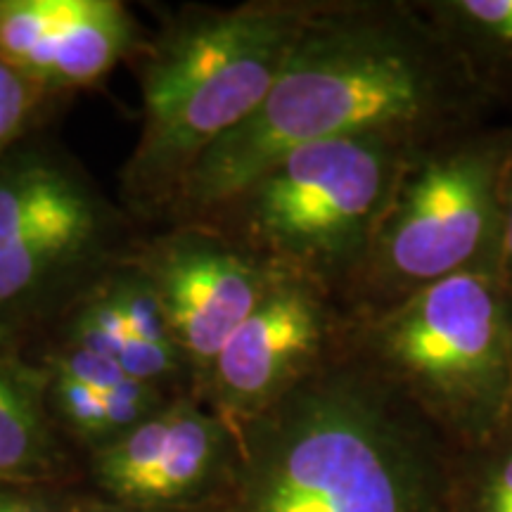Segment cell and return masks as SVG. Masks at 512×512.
Here are the masks:
<instances>
[{
	"mask_svg": "<svg viewBox=\"0 0 512 512\" xmlns=\"http://www.w3.org/2000/svg\"><path fill=\"white\" fill-rule=\"evenodd\" d=\"M456 448L349 339L235 427L219 512H453Z\"/></svg>",
	"mask_w": 512,
	"mask_h": 512,
	"instance_id": "7a4b0ae2",
	"label": "cell"
},
{
	"mask_svg": "<svg viewBox=\"0 0 512 512\" xmlns=\"http://www.w3.org/2000/svg\"><path fill=\"white\" fill-rule=\"evenodd\" d=\"M169 432L171 408H166L121 434V439L100 456L98 470L102 484L119 498L136 501L140 489L162 460Z\"/></svg>",
	"mask_w": 512,
	"mask_h": 512,
	"instance_id": "9a60e30c",
	"label": "cell"
},
{
	"mask_svg": "<svg viewBox=\"0 0 512 512\" xmlns=\"http://www.w3.org/2000/svg\"><path fill=\"white\" fill-rule=\"evenodd\" d=\"M498 275L508 287H512V166L505 183L503 195V230H501V247H498Z\"/></svg>",
	"mask_w": 512,
	"mask_h": 512,
	"instance_id": "603a6c76",
	"label": "cell"
},
{
	"mask_svg": "<svg viewBox=\"0 0 512 512\" xmlns=\"http://www.w3.org/2000/svg\"><path fill=\"white\" fill-rule=\"evenodd\" d=\"M55 373L86 384V387H91L100 394L110 392L112 387H117V384L126 377L117 361L93 354V351H86L81 347L67 351V354L57 361Z\"/></svg>",
	"mask_w": 512,
	"mask_h": 512,
	"instance_id": "44dd1931",
	"label": "cell"
},
{
	"mask_svg": "<svg viewBox=\"0 0 512 512\" xmlns=\"http://www.w3.org/2000/svg\"><path fill=\"white\" fill-rule=\"evenodd\" d=\"M489 110L415 0L316 3L259 110L204 152L178 195L216 214L294 147L370 133L427 145Z\"/></svg>",
	"mask_w": 512,
	"mask_h": 512,
	"instance_id": "6da1fadb",
	"label": "cell"
},
{
	"mask_svg": "<svg viewBox=\"0 0 512 512\" xmlns=\"http://www.w3.org/2000/svg\"><path fill=\"white\" fill-rule=\"evenodd\" d=\"M0 512H57L53 505L41 498L19 494L12 489H0Z\"/></svg>",
	"mask_w": 512,
	"mask_h": 512,
	"instance_id": "cb8c5ba5",
	"label": "cell"
},
{
	"mask_svg": "<svg viewBox=\"0 0 512 512\" xmlns=\"http://www.w3.org/2000/svg\"><path fill=\"white\" fill-rule=\"evenodd\" d=\"M95 202L67 171L46 162H22L0 176V254L38 228L93 209Z\"/></svg>",
	"mask_w": 512,
	"mask_h": 512,
	"instance_id": "8fae6325",
	"label": "cell"
},
{
	"mask_svg": "<svg viewBox=\"0 0 512 512\" xmlns=\"http://www.w3.org/2000/svg\"><path fill=\"white\" fill-rule=\"evenodd\" d=\"M64 12L67 0H0V62L29 79Z\"/></svg>",
	"mask_w": 512,
	"mask_h": 512,
	"instance_id": "2e32d148",
	"label": "cell"
},
{
	"mask_svg": "<svg viewBox=\"0 0 512 512\" xmlns=\"http://www.w3.org/2000/svg\"><path fill=\"white\" fill-rule=\"evenodd\" d=\"M98 228L100 216L93 207L24 235L0 254V309L36 294L55 275L74 266L98 240Z\"/></svg>",
	"mask_w": 512,
	"mask_h": 512,
	"instance_id": "7c38bea8",
	"label": "cell"
},
{
	"mask_svg": "<svg viewBox=\"0 0 512 512\" xmlns=\"http://www.w3.org/2000/svg\"><path fill=\"white\" fill-rule=\"evenodd\" d=\"M489 107H512V0H415Z\"/></svg>",
	"mask_w": 512,
	"mask_h": 512,
	"instance_id": "9c48e42d",
	"label": "cell"
},
{
	"mask_svg": "<svg viewBox=\"0 0 512 512\" xmlns=\"http://www.w3.org/2000/svg\"><path fill=\"white\" fill-rule=\"evenodd\" d=\"M74 335L76 347L119 363L121 349L128 339V325L117 304L105 297L81 313V318L76 320Z\"/></svg>",
	"mask_w": 512,
	"mask_h": 512,
	"instance_id": "ac0fdd59",
	"label": "cell"
},
{
	"mask_svg": "<svg viewBox=\"0 0 512 512\" xmlns=\"http://www.w3.org/2000/svg\"><path fill=\"white\" fill-rule=\"evenodd\" d=\"M107 297L117 304L121 316H124L128 335L140 339V342L157 344V347L178 349L169 318H166L155 287L140 283V280H128V283L114 287L112 294H107Z\"/></svg>",
	"mask_w": 512,
	"mask_h": 512,
	"instance_id": "e0dca14e",
	"label": "cell"
},
{
	"mask_svg": "<svg viewBox=\"0 0 512 512\" xmlns=\"http://www.w3.org/2000/svg\"><path fill=\"white\" fill-rule=\"evenodd\" d=\"M453 512H512V418L484 441L456 451Z\"/></svg>",
	"mask_w": 512,
	"mask_h": 512,
	"instance_id": "5bb4252c",
	"label": "cell"
},
{
	"mask_svg": "<svg viewBox=\"0 0 512 512\" xmlns=\"http://www.w3.org/2000/svg\"><path fill=\"white\" fill-rule=\"evenodd\" d=\"M316 3H247L178 24L147 62L131 174L178 188L211 145L259 110Z\"/></svg>",
	"mask_w": 512,
	"mask_h": 512,
	"instance_id": "277c9868",
	"label": "cell"
},
{
	"mask_svg": "<svg viewBox=\"0 0 512 512\" xmlns=\"http://www.w3.org/2000/svg\"><path fill=\"white\" fill-rule=\"evenodd\" d=\"M131 17L112 0H67L60 27L48 38L29 81L83 86L107 74L131 41Z\"/></svg>",
	"mask_w": 512,
	"mask_h": 512,
	"instance_id": "30bf717a",
	"label": "cell"
},
{
	"mask_svg": "<svg viewBox=\"0 0 512 512\" xmlns=\"http://www.w3.org/2000/svg\"><path fill=\"white\" fill-rule=\"evenodd\" d=\"M55 389L62 411L74 427H79V430L86 434H93V437L107 434L105 401H102L100 392H95V389L86 387V384L69 380V377L62 375H57Z\"/></svg>",
	"mask_w": 512,
	"mask_h": 512,
	"instance_id": "d6986e66",
	"label": "cell"
},
{
	"mask_svg": "<svg viewBox=\"0 0 512 512\" xmlns=\"http://www.w3.org/2000/svg\"><path fill=\"white\" fill-rule=\"evenodd\" d=\"M510 290L491 266L456 273L368 316L349 318V347L453 448L508 418Z\"/></svg>",
	"mask_w": 512,
	"mask_h": 512,
	"instance_id": "3957f363",
	"label": "cell"
},
{
	"mask_svg": "<svg viewBox=\"0 0 512 512\" xmlns=\"http://www.w3.org/2000/svg\"><path fill=\"white\" fill-rule=\"evenodd\" d=\"M415 147L373 133L294 147L216 214L233 211L242 247L339 304Z\"/></svg>",
	"mask_w": 512,
	"mask_h": 512,
	"instance_id": "8992f818",
	"label": "cell"
},
{
	"mask_svg": "<svg viewBox=\"0 0 512 512\" xmlns=\"http://www.w3.org/2000/svg\"><path fill=\"white\" fill-rule=\"evenodd\" d=\"M102 401H105L107 432H119L143 422L152 401H155V392L150 389V384L124 377L117 387L102 394Z\"/></svg>",
	"mask_w": 512,
	"mask_h": 512,
	"instance_id": "ffe728a7",
	"label": "cell"
},
{
	"mask_svg": "<svg viewBox=\"0 0 512 512\" xmlns=\"http://www.w3.org/2000/svg\"><path fill=\"white\" fill-rule=\"evenodd\" d=\"M29 370L0 356V479L34 475L48 463V432Z\"/></svg>",
	"mask_w": 512,
	"mask_h": 512,
	"instance_id": "4fadbf2b",
	"label": "cell"
},
{
	"mask_svg": "<svg viewBox=\"0 0 512 512\" xmlns=\"http://www.w3.org/2000/svg\"><path fill=\"white\" fill-rule=\"evenodd\" d=\"M31 81L0 62V150L22 128L31 110Z\"/></svg>",
	"mask_w": 512,
	"mask_h": 512,
	"instance_id": "7402d4cb",
	"label": "cell"
},
{
	"mask_svg": "<svg viewBox=\"0 0 512 512\" xmlns=\"http://www.w3.org/2000/svg\"><path fill=\"white\" fill-rule=\"evenodd\" d=\"M347 332L349 316L335 297L278 271L204 375L216 413L235 430L266 411L335 356Z\"/></svg>",
	"mask_w": 512,
	"mask_h": 512,
	"instance_id": "52a82bcc",
	"label": "cell"
},
{
	"mask_svg": "<svg viewBox=\"0 0 512 512\" xmlns=\"http://www.w3.org/2000/svg\"><path fill=\"white\" fill-rule=\"evenodd\" d=\"M275 275L278 268L214 230H188L159 252L152 287L178 349L202 380Z\"/></svg>",
	"mask_w": 512,
	"mask_h": 512,
	"instance_id": "ba28073f",
	"label": "cell"
},
{
	"mask_svg": "<svg viewBox=\"0 0 512 512\" xmlns=\"http://www.w3.org/2000/svg\"><path fill=\"white\" fill-rule=\"evenodd\" d=\"M510 290V335H512V287ZM508 418H512V337H510V394H508ZM505 418V420H508Z\"/></svg>",
	"mask_w": 512,
	"mask_h": 512,
	"instance_id": "d4e9b609",
	"label": "cell"
},
{
	"mask_svg": "<svg viewBox=\"0 0 512 512\" xmlns=\"http://www.w3.org/2000/svg\"><path fill=\"white\" fill-rule=\"evenodd\" d=\"M510 166L512 126H475L415 147L339 302L347 316L382 311L470 268H496Z\"/></svg>",
	"mask_w": 512,
	"mask_h": 512,
	"instance_id": "5b68a950",
	"label": "cell"
}]
</instances>
